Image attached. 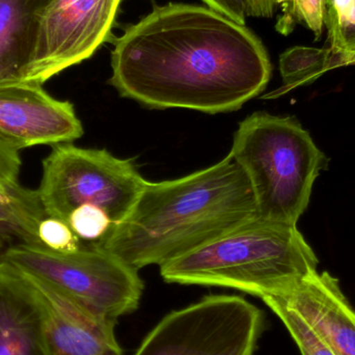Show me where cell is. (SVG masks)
I'll use <instances>...</instances> for the list:
<instances>
[{
    "label": "cell",
    "instance_id": "cell-23",
    "mask_svg": "<svg viewBox=\"0 0 355 355\" xmlns=\"http://www.w3.org/2000/svg\"><path fill=\"white\" fill-rule=\"evenodd\" d=\"M286 0H250L248 17L271 18Z\"/></svg>",
    "mask_w": 355,
    "mask_h": 355
},
{
    "label": "cell",
    "instance_id": "cell-7",
    "mask_svg": "<svg viewBox=\"0 0 355 355\" xmlns=\"http://www.w3.org/2000/svg\"><path fill=\"white\" fill-rule=\"evenodd\" d=\"M262 310L236 295H209L166 315L133 355H254Z\"/></svg>",
    "mask_w": 355,
    "mask_h": 355
},
{
    "label": "cell",
    "instance_id": "cell-11",
    "mask_svg": "<svg viewBox=\"0 0 355 355\" xmlns=\"http://www.w3.org/2000/svg\"><path fill=\"white\" fill-rule=\"evenodd\" d=\"M275 296L300 313L336 355H355V310L331 273L312 271Z\"/></svg>",
    "mask_w": 355,
    "mask_h": 355
},
{
    "label": "cell",
    "instance_id": "cell-13",
    "mask_svg": "<svg viewBox=\"0 0 355 355\" xmlns=\"http://www.w3.org/2000/svg\"><path fill=\"white\" fill-rule=\"evenodd\" d=\"M47 0H0V83L23 81Z\"/></svg>",
    "mask_w": 355,
    "mask_h": 355
},
{
    "label": "cell",
    "instance_id": "cell-16",
    "mask_svg": "<svg viewBox=\"0 0 355 355\" xmlns=\"http://www.w3.org/2000/svg\"><path fill=\"white\" fill-rule=\"evenodd\" d=\"M264 304L281 319L291 335L302 355H336L316 329L279 296L261 298Z\"/></svg>",
    "mask_w": 355,
    "mask_h": 355
},
{
    "label": "cell",
    "instance_id": "cell-24",
    "mask_svg": "<svg viewBox=\"0 0 355 355\" xmlns=\"http://www.w3.org/2000/svg\"><path fill=\"white\" fill-rule=\"evenodd\" d=\"M12 245H14V242H12V240L8 239L6 236L0 234V264L3 262V257L6 250H8Z\"/></svg>",
    "mask_w": 355,
    "mask_h": 355
},
{
    "label": "cell",
    "instance_id": "cell-14",
    "mask_svg": "<svg viewBox=\"0 0 355 355\" xmlns=\"http://www.w3.org/2000/svg\"><path fill=\"white\" fill-rule=\"evenodd\" d=\"M46 215L37 190L19 183L0 188V234L14 244L39 248L37 227Z\"/></svg>",
    "mask_w": 355,
    "mask_h": 355
},
{
    "label": "cell",
    "instance_id": "cell-18",
    "mask_svg": "<svg viewBox=\"0 0 355 355\" xmlns=\"http://www.w3.org/2000/svg\"><path fill=\"white\" fill-rule=\"evenodd\" d=\"M275 25L281 35H288L296 25L302 24L312 31L315 40L322 35L327 17V0H286Z\"/></svg>",
    "mask_w": 355,
    "mask_h": 355
},
{
    "label": "cell",
    "instance_id": "cell-6",
    "mask_svg": "<svg viewBox=\"0 0 355 355\" xmlns=\"http://www.w3.org/2000/svg\"><path fill=\"white\" fill-rule=\"evenodd\" d=\"M147 182L130 160L104 149L60 144L44 159L37 192L49 216L66 223L75 209L91 205L103 210L114 227L130 214Z\"/></svg>",
    "mask_w": 355,
    "mask_h": 355
},
{
    "label": "cell",
    "instance_id": "cell-2",
    "mask_svg": "<svg viewBox=\"0 0 355 355\" xmlns=\"http://www.w3.org/2000/svg\"><path fill=\"white\" fill-rule=\"evenodd\" d=\"M257 217L250 182L227 155L188 176L147 182L128 217L92 245L139 270L162 266Z\"/></svg>",
    "mask_w": 355,
    "mask_h": 355
},
{
    "label": "cell",
    "instance_id": "cell-19",
    "mask_svg": "<svg viewBox=\"0 0 355 355\" xmlns=\"http://www.w3.org/2000/svg\"><path fill=\"white\" fill-rule=\"evenodd\" d=\"M66 223L80 239L83 245L101 241L112 227L110 216L98 207L85 205L75 209Z\"/></svg>",
    "mask_w": 355,
    "mask_h": 355
},
{
    "label": "cell",
    "instance_id": "cell-1",
    "mask_svg": "<svg viewBox=\"0 0 355 355\" xmlns=\"http://www.w3.org/2000/svg\"><path fill=\"white\" fill-rule=\"evenodd\" d=\"M110 83L122 97L154 110L236 112L270 80L262 41L210 8L157 6L116 39Z\"/></svg>",
    "mask_w": 355,
    "mask_h": 355
},
{
    "label": "cell",
    "instance_id": "cell-12",
    "mask_svg": "<svg viewBox=\"0 0 355 355\" xmlns=\"http://www.w3.org/2000/svg\"><path fill=\"white\" fill-rule=\"evenodd\" d=\"M0 355H51L41 309L18 269L0 264Z\"/></svg>",
    "mask_w": 355,
    "mask_h": 355
},
{
    "label": "cell",
    "instance_id": "cell-17",
    "mask_svg": "<svg viewBox=\"0 0 355 355\" xmlns=\"http://www.w3.org/2000/svg\"><path fill=\"white\" fill-rule=\"evenodd\" d=\"M327 47L355 64V0H327Z\"/></svg>",
    "mask_w": 355,
    "mask_h": 355
},
{
    "label": "cell",
    "instance_id": "cell-4",
    "mask_svg": "<svg viewBox=\"0 0 355 355\" xmlns=\"http://www.w3.org/2000/svg\"><path fill=\"white\" fill-rule=\"evenodd\" d=\"M229 155L250 182L259 218L294 225L329 164L297 119L267 112L240 123Z\"/></svg>",
    "mask_w": 355,
    "mask_h": 355
},
{
    "label": "cell",
    "instance_id": "cell-9",
    "mask_svg": "<svg viewBox=\"0 0 355 355\" xmlns=\"http://www.w3.org/2000/svg\"><path fill=\"white\" fill-rule=\"evenodd\" d=\"M37 83H0V141L20 151L39 145L71 144L83 127L68 101L50 96Z\"/></svg>",
    "mask_w": 355,
    "mask_h": 355
},
{
    "label": "cell",
    "instance_id": "cell-20",
    "mask_svg": "<svg viewBox=\"0 0 355 355\" xmlns=\"http://www.w3.org/2000/svg\"><path fill=\"white\" fill-rule=\"evenodd\" d=\"M39 248L58 254L74 252L83 248V242L75 235L68 223L46 215L37 227Z\"/></svg>",
    "mask_w": 355,
    "mask_h": 355
},
{
    "label": "cell",
    "instance_id": "cell-15",
    "mask_svg": "<svg viewBox=\"0 0 355 355\" xmlns=\"http://www.w3.org/2000/svg\"><path fill=\"white\" fill-rule=\"evenodd\" d=\"M349 64H354L352 60L329 47L318 49L296 46L290 48L279 58L283 85L277 91L264 96L263 99H273L285 95L296 87L310 85L327 71Z\"/></svg>",
    "mask_w": 355,
    "mask_h": 355
},
{
    "label": "cell",
    "instance_id": "cell-22",
    "mask_svg": "<svg viewBox=\"0 0 355 355\" xmlns=\"http://www.w3.org/2000/svg\"><path fill=\"white\" fill-rule=\"evenodd\" d=\"M208 8L239 24L245 25L250 0H202Z\"/></svg>",
    "mask_w": 355,
    "mask_h": 355
},
{
    "label": "cell",
    "instance_id": "cell-21",
    "mask_svg": "<svg viewBox=\"0 0 355 355\" xmlns=\"http://www.w3.org/2000/svg\"><path fill=\"white\" fill-rule=\"evenodd\" d=\"M20 166L19 152L0 141V188L18 183Z\"/></svg>",
    "mask_w": 355,
    "mask_h": 355
},
{
    "label": "cell",
    "instance_id": "cell-5",
    "mask_svg": "<svg viewBox=\"0 0 355 355\" xmlns=\"http://www.w3.org/2000/svg\"><path fill=\"white\" fill-rule=\"evenodd\" d=\"M4 262L51 286L101 320L116 323L139 308L143 279L139 270L94 245L58 254L24 244L10 246Z\"/></svg>",
    "mask_w": 355,
    "mask_h": 355
},
{
    "label": "cell",
    "instance_id": "cell-8",
    "mask_svg": "<svg viewBox=\"0 0 355 355\" xmlns=\"http://www.w3.org/2000/svg\"><path fill=\"white\" fill-rule=\"evenodd\" d=\"M122 0H47L23 81L43 85L107 41Z\"/></svg>",
    "mask_w": 355,
    "mask_h": 355
},
{
    "label": "cell",
    "instance_id": "cell-10",
    "mask_svg": "<svg viewBox=\"0 0 355 355\" xmlns=\"http://www.w3.org/2000/svg\"><path fill=\"white\" fill-rule=\"evenodd\" d=\"M19 271L41 309L50 354L123 355L114 334L116 323L97 318L51 286Z\"/></svg>",
    "mask_w": 355,
    "mask_h": 355
},
{
    "label": "cell",
    "instance_id": "cell-3",
    "mask_svg": "<svg viewBox=\"0 0 355 355\" xmlns=\"http://www.w3.org/2000/svg\"><path fill=\"white\" fill-rule=\"evenodd\" d=\"M318 264L297 225L257 217L159 267L166 283L231 288L263 298L286 291Z\"/></svg>",
    "mask_w": 355,
    "mask_h": 355
}]
</instances>
